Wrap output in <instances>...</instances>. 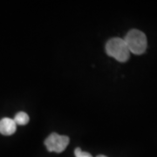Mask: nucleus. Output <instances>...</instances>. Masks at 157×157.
I'll use <instances>...</instances> for the list:
<instances>
[{
	"label": "nucleus",
	"mask_w": 157,
	"mask_h": 157,
	"mask_svg": "<svg viewBox=\"0 0 157 157\" xmlns=\"http://www.w3.org/2000/svg\"><path fill=\"white\" fill-rule=\"evenodd\" d=\"M106 52L107 55L120 62L128 61L130 57L128 48L124 39L121 38H113L109 39L106 45Z\"/></svg>",
	"instance_id": "obj_2"
},
{
	"label": "nucleus",
	"mask_w": 157,
	"mask_h": 157,
	"mask_svg": "<svg viewBox=\"0 0 157 157\" xmlns=\"http://www.w3.org/2000/svg\"><path fill=\"white\" fill-rule=\"evenodd\" d=\"M74 155H75V157H93L90 155L89 153L82 151L79 147L75 148V150H74Z\"/></svg>",
	"instance_id": "obj_6"
},
{
	"label": "nucleus",
	"mask_w": 157,
	"mask_h": 157,
	"mask_svg": "<svg viewBox=\"0 0 157 157\" xmlns=\"http://www.w3.org/2000/svg\"><path fill=\"white\" fill-rule=\"evenodd\" d=\"M17 124L11 118H3L0 121V134L4 135H11L16 132Z\"/></svg>",
	"instance_id": "obj_4"
},
{
	"label": "nucleus",
	"mask_w": 157,
	"mask_h": 157,
	"mask_svg": "<svg viewBox=\"0 0 157 157\" xmlns=\"http://www.w3.org/2000/svg\"><path fill=\"white\" fill-rule=\"evenodd\" d=\"M69 144V138L67 135H58L56 133L51 134L45 140V145L49 152L61 153Z\"/></svg>",
	"instance_id": "obj_3"
},
{
	"label": "nucleus",
	"mask_w": 157,
	"mask_h": 157,
	"mask_svg": "<svg viewBox=\"0 0 157 157\" xmlns=\"http://www.w3.org/2000/svg\"><path fill=\"white\" fill-rule=\"evenodd\" d=\"M13 120H14L15 123L17 124V125L23 126V125H26V124L28 123L29 116L26 113L19 112L15 115V117H14Z\"/></svg>",
	"instance_id": "obj_5"
},
{
	"label": "nucleus",
	"mask_w": 157,
	"mask_h": 157,
	"mask_svg": "<svg viewBox=\"0 0 157 157\" xmlns=\"http://www.w3.org/2000/svg\"><path fill=\"white\" fill-rule=\"evenodd\" d=\"M123 39L130 52L136 55H140L145 52L147 46V40L146 35L142 32L133 29L129 31Z\"/></svg>",
	"instance_id": "obj_1"
},
{
	"label": "nucleus",
	"mask_w": 157,
	"mask_h": 157,
	"mask_svg": "<svg viewBox=\"0 0 157 157\" xmlns=\"http://www.w3.org/2000/svg\"><path fill=\"white\" fill-rule=\"evenodd\" d=\"M97 157H107L106 155H98Z\"/></svg>",
	"instance_id": "obj_7"
}]
</instances>
